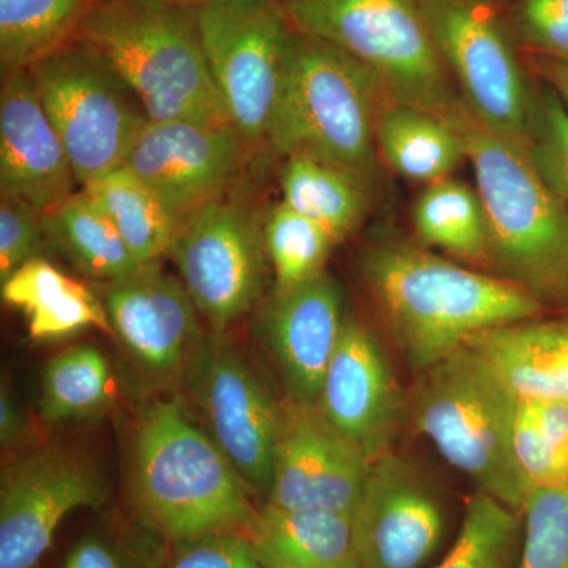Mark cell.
Instances as JSON below:
<instances>
[{"instance_id": "obj_1", "label": "cell", "mask_w": 568, "mask_h": 568, "mask_svg": "<svg viewBox=\"0 0 568 568\" xmlns=\"http://www.w3.org/2000/svg\"><path fill=\"white\" fill-rule=\"evenodd\" d=\"M358 267L417 375L481 332L544 312V304L518 284L399 239L369 245Z\"/></svg>"}, {"instance_id": "obj_2", "label": "cell", "mask_w": 568, "mask_h": 568, "mask_svg": "<svg viewBox=\"0 0 568 568\" xmlns=\"http://www.w3.org/2000/svg\"><path fill=\"white\" fill-rule=\"evenodd\" d=\"M443 118L462 138L476 178L493 271L544 305L568 301V211L529 148L493 132L463 99Z\"/></svg>"}, {"instance_id": "obj_3", "label": "cell", "mask_w": 568, "mask_h": 568, "mask_svg": "<svg viewBox=\"0 0 568 568\" xmlns=\"http://www.w3.org/2000/svg\"><path fill=\"white\" fill-rule=\"evenodd\" d=\"M130 491L138 521L168 544L245 532L257 510L244 478L178 396L142 407Z\"/></svg>"}, {"instance_id": "obj_4", "label": "cell", "mask_w": 568, "mask_h": 568, "mask_svg": "<svg viewBox=\"0 0 568 568\" xmlns=\"http://www.w3.org/2000/svg\"><path fill=\"white\" fill-rule=\"evenodd\" d=\"M77 39L110 63L149 121L231 123L205 62L196 9L170 0H99Z\"/></svg>"}, {"instance_id": "obj_5", "label": "cell", "mask_w": 568, "mask_h": 568, "mask_svg": "<svg viewBox=\"0 0 568 568\" xmlns=\"http://www.w3.org/2000/svg\"><path fill=\"white\" fill-rule=\"evenodd\" d=\"M387 100L361 62L294 31L267 148L283 159L310 153L372 189L379 166L377 119Z\"/></svg>"}, {"instance_id": "obj_6", "label": "cell", "mask_w": 568, "mask_h": 568, "mask_svg": "<svg viewBox=\"0 0 568 568\" xmlns=\"http://www.w3.org/2000/svg\"><path fill=\"white\" fill-rule=\"evenodd\" d=\"M517 402L470 346L418 373L407 418L478 493L523 515L530 491L514 454Z\"/></svg>"}, {"instance_id": "obj_7", "label": "cell", "mask_w": 568, "mask_h": 568, "mask_svg": "<svg viewBox=\"0 0 568 568\" xmlns=\"http://www.w3.org/2000/svg\"><path fill=\"white\" fill-rule=\"evenodd\" d=\"M295 32L366 67L387 99L444 115L454 92L418 0H280Z\"/></svg>"}, {"instance_id": "obj_8", "label": "cell", "mask_w": 568, "mask_h": 568, "mask_svg": "<svg viewBox=\"0 0 568 568\" xmlns=\"http://www.w3.org/2000/svg\"><path fill=\"white\" fill-rule=\"evenodd\" d=\"M28 73L81 189L125 164L149 119L99 52L74 37Z\"/></svg>"}, {"instance_id": "obj_9", "label": "cell", "mask_w": 568, "mask_h": 568, "mask_svg": "<svg viewBox=\"0 0 568 568\" xmlns=\"http://www.w3.org/2000/svg\"><path fill=\"white\" fill-rule=\"evenodd\" d=\"M197 33L231 123L260 151L286 71L294 29L280 0H215L196 9Z\"/></svg>"}, {"instance_id": "obj_10", "label": "cell", "mask_w": 568, "mask_h": 568, "mask_svg": "<svg viewBox=\"0 0 568 568\" xmlns=\"http://www.w3.org/2000/svg\"><path fill=\"white\" fill-rule=\"evenodd\" d=\"M237 189L183 220L170 252L197 312L219 336L260 301L268 264L267 215Z\"/></svg>"}, {"instance_id": "obj_11", "label": "cell", "mask_w": 568, "mask_h": 568, "mask_svg": "<svg viewBox=\"0 0 568 568\" xmlns=\"http://www.w3.org/2000/svg\"><path fill=\"white\" fill-rule=\"evenodd\" d=\"M462 99L478 121L530 148L537 99L493 14L476 0H418Z\"/></svg>"}, {"instance_id": "obj_12", "label": "cell", "mask_w": 568, "mask_h": 568, "mask_svg": "<svg viewBox=\"0 0 568 568\" xmlns=\"http://www.w3.org/2000/svg\"><path fill=\"white\" fill-rule=\"evenodd\" d=\"M106 499L102 470L80 450L47 447L14 459L0 481V568H36L71 511Z\"/></svg>"}, {"instance_id": "obj_13", "label": "cell", "mask_w": 568, "mask_h": 568, "mask_svg": "<svg viewBox=\"0 0 568 568\" xmlns=\"http://www.w3.org/2000/svg\"><path fill=\"white\" fill-rule=\"evenodd\" d=\"M211 436L244 478L250 491L267 499L274 478L282 403L264 381L219 335L205 336L185 377Z\"/></svg>"}, {"instance_id": "obj_14", "label": "cell", "mask_w": 568, "mask_h": 568, "mask_svg": "<svg viewBox=\"0 0 568 568\" xmlns=\"http://www.w3.org/2000/svg\"><path fill=\"white\" fill-rule=\"evenodd\" d=\"M253 152L231 123L149 121L123 166L151 186L179 226L233 192Z\"/></svg>"}, {"instance_id": "obj_15", "label": "cell", "mask_w": 568, "mask_h": 568, "mask_svg": "<svg viewBox=\"0 0 568 568\" xmlns=\"http://www.w3.org/2000/svg\"><path fill=\"white\" fill-rule=\"evenodd\" d=\"M97 287L112 336L133 364L159 383H185L205 336L182 280L155 263Z\"/></svg>"}, {"instance_id": "obj_16", "label": "cell", "mask_w": 568, "mask_h": 568, "mask_svg": "<svg viewBox=\"0 0 568 568\" xmlns=\"http://www.w3.org/2000/svg\"><path fill=\"white\" fill-rule=\"evenodd\" d=\"M351 521L362 568H420L439 547L446 517L432 481L392 450L369 466Z\"/></svg>"}, {"instance_id": "obj_17", "label": "cell", "mask_w": 568, "mask_h": 568, "mask_svg": "<svg viewBox=\"0 0 568 568\" xmlns=\"http://www.w3.org/2000/svg\"><path fill=\"white\" fill-rule=\"evenodd\" d=\"M372 459L347 440L320 407L287 398L265 504L353 517Z\"/></svg>"}, {"instance_id": "obj_18", "label": "cell", "mask_w": 568, "mask_h": 568, "mask_svg": "<svg viewBox=\"0 0 568 568\" xmlns=\"http://www.w3.org/2000/svg\"><path fill=\"white\" fill-rule=\"evenodd\" d=\"M316 406L372 462L394 450L407 399L375 335L354 317L343 325Z\"/></svg>"}, {"instance_id": "obj_19", "label": "cell", "mask_w": 568, "mask_h": 568, "mask_svg": "<svg viewBox=\"0 0 568 568\" xmlns=\"http://www.w3.org/2000/svg\"><path fill=\"white\" fill-rule=\"evenodd\" d=\"M77 186L65 145L28 70L6 71L0 89V197L47 213L73 196Z\"/></svg>"}, {"instance_id": "obj_20", "label": "cell", "mask_w": 568, "mask_h": 568, "mask_svg": "<svg viewBox=\"0 0 568 568\" xmlns=\"http://www.w3.org/2000/svg\"><path fill=\"white\" fill-rule=\"evenodd\" d=\"M345 321L342 290L325 274L291 293L274 295L264 312L263 332L287 398L317 405Z\"/></svg>"}, {"instance_id": "obj_21", "label": "cell", "mask_w": 568, "mask_h": 568, "mask_svg": "<svg viewBox=\"0 0 568 568\" xmlns=\"http://www.w3.org/2000/svg\"><path fill=\"white\" fill-rule=\"evenodd\" d=\"M467 346L515 402H568V320L497 325Z\"/></svg>"}, {"instance_id": "obj_22", "label": "cell", "mask_w": 568, "mask_h": 568, "mask_svg": "<svg viewBox=\"0 0 568 568\" xmlns=\"http://www.w3.org/2000/svg\"><path fill=\"white\" fill-rule=\"evenodd\" d=\"M244 534L264 568H362L349 515L264 504Z\"/></svg>"}, {"instance_id": "obj_23", "label": "cell", "mask_w": 568, "mask_h": 568, "mask_svg": "<svg viewBox=\"0 0 568 568\" xmlns=\"http://www.w3.org/2000/svg\"><path fill=\"white\" fill-rule=\"evenodd\" d=\"M0 284L2 301L20 310L37 342L65 338L89 327L112 335L100 295L43 257H33Z\"/></svg>"}, {"instance_id": "obj_24", "label": "cell", "mask_w": 568, "mask_h": 568, "mask_svg": "<svg viewBox=\"0 0 568 568\" xmlns=\"http://www.w3.org/2000/svg\"><path fill=\"white\" fill-rule=\"evenodd\" d=\"M376 144L396 174L426 185L450 178L466 162L462 138L446 118L390 100L377 119Z\"/></svg>"}, {"instance_id": "obj_25", "label": "cell", "mask_w": 568, "mask_h": 568, "mask_svg": "<svg viewBox=\"0 0 568 568\" xmlns=\"http://www.w3.org/2000/svg\"><path fill=\"white\" fill-rule=\"evenodd\" d=\"M282 203L323 227L338 244L364 222L368 186L334 163L310 153L284 159Z\"/></svg>"}, {"instance_id": "obj_26", "label": "cell", "mask_w": 568, "mask_h": 568, "mask_svg": "<svg viewBox=\"0 0 568 568\" xmlns=\"http://www.w3.org/2000/svg\"><path fill=\"white\" fill-rule=\"evenodd\" d=\"M47 241L82 275L111 283L141 267L111 220L85 190L43 213Z\"/></svg>"}, {"instance_id": "obj_27", "label": "cell", "mask_w": 568, "mask_h": 568, "mask_svg": "<svg viewBox=\"0 0 568 568\" xmlns=\"http://www.w3.org/2000/svg\"><path fill=\"white\" fill-rule=\"evenodd\" d=\"M111 220L141 265L170 256L178 223L151 186L126 166L82 186Z\"/></svg>"}, {"instance_id": "obj_28", "label": "cell", "mask_w": 568, "mask_h": 568, "mask_svg": "<svg viewBox=\"0 0 568 568\" xmlns=\"http://www.w3.org/2000/svg\"><path fill=\"white\" fill-rule=\"evenodd\" d=\"M418 241L470 267H488L487 222L476 189L444 179L429 183L413 211Z\"/></svg>"}, {"instance_id": "obj_29", "label": "cell", "mask_w": 568, "mask_h": 568, "mask_svg": "<svg viewBox=\"0 0 568 568\" xmlns=\"http://www.w3.org/2000/svg\"><path fill=\"white\" fill-rule=\"evenodd\" d=\"M89 0H0L2 71L28 70L77 37Z\"/></svg>"}, {"instance_id": "obj_30", "label": "cell", "mask_w": 568, "mask_h": 568, "mask_svg": "<svg viewBox=\"0 0 568 568\" xmlns=\"http://www.w3.org/2000/svg\"><path fill=\"white\" fill-rule=\"evenodd\" d=\"M110 362L99 347H69L52 357L41 377L40 416L48 424L102 413L111 399Z\"/></svg>"}, {"instance_id": "obj_31", "label": "cell", "mask_w": 568, "mask_h": 568, "mask_svg": "<svg viewBox=\"0 0 568 568\" xmlns=\"http://www.w3.org/2000/svg\"><path fill=\"white\" fill-rule=\"evenodd\" d=\"M514 454L529 488L568 487V402H517Z\"/></svg>"}, {"instance_id": "obj_32", "label": "cell", "mask_w": 568, "mask_h": 568, "mask_svg": "<svg viewBox=\"0 0 568 568\" xmlns=\"http://www.w3.org/2000/svg\"><path fill=\"white\" fill-rule=\"evenodd\" d=\"M264 239L274 271V295L291 293L323 276L336 244L327 231L284 203L275 204L265 216Z\"/></svg>"}, {"instance_id": "obj_33", "label": "cell", "mask_w": 568, "mask_h": 568, "mask_svg": "<svg viewBox=\"0 0 568 568\" xmlns=\"http://www.w3.org/2000/svg\"><path fill=\"white\" fill-rule=\"evenodd\" d=\"M521 530V514L477 491L467 500L454 547L436 568H511Z\"/></svg>"}, {"instance_id": "obj_34", "label": "cell", "mask_w": 568, "mask_h": 568, "mask_svg": "<svg viewBox=\"0 0 568 568\" xmlns=\"http://www.w3.org/2000/svg\"><path fill=\"white\" fill-rule=\"evenodd\" d=\"M515 568H568V487L530 488Z\"/></svg>"}, {"instance_id": "obj_35", "label": "cell", "mask_w": 568, "mask_h": 568, "mask_svg": "<svg viewBox=\"0 0 568 568\" xmlns=\"http://www.w3.org/2000/svg\"><path fill=\"white\" fill-rule=\"evenodd\" d=\"M166 549L168 541L134 519L130 528L78 538L62 568H163Z\"/></svg>"}, {"instance_id": "obj_36", "label": "cell", "mask_w": 568, "mask_h": 568, "mask_svg": "<svg viewBox=\"0 0 568 568\" xmlns=\"http://www.w3.org/2000/svg\"><path fill=\"white\" fill-rule=\"evenodd\" d=\"M529 152L568 211V110L551 89L537 99Z\"/></svg>"}, {"instance_id": "obj_37", "label": "cell", "mask_w": 568, "mask_h": 568, "mask_svg": "<svg viewBox=\"0 0 568 568\" xmlns=\"http://www.w3.org/2000/svg\"><path fill=\"white\" fill-rule=\"evenodd\" d=\"M163 568H264L244 532H213L168 544Z\"/></svg>"}, {"instance_id": "obj_38", "label": "cell", "mask_w": 568, "mask_h": 568, "mask_svg": "<svg viewBox=\"0 0 568 568\" xmlns=\"http://www.w3.org/2000/svg\"><path fill=\"white\" fill-rule=\"evenodd\" d=\"M44 241L43 213L24 201L0 197V283L39 257Z\"/></svg>"}, {"instance_id": "obj_39", "label": "cell", "mask_w": 568, "mask_h": 568, "mask_svg": "<svg viewBox=\"0 0 568 568\" xmlns=\"http://www.w3.org/2000/svg\"><path fill=\"white\" fill-rule=\"evenodd\" d=\"M519 21L545 59L568 62V0H521Z\"/></svg>"}, {"instance_id": "obj_40", "label": "cell", "mask_w": 568, "mask_h": 568, "mask_svg": "<svg viewBox=\"0 0 568 568\" xmlns=\"http://www.w3.org/2000/svg\"><path fill=\"white\" fill-rule=\"evenodd\" d=\"M29 420L10 390L2 387L0 394V443L3 448L20 447L29 436Z\"/></svg>"}, {"instance_id": "obj_41", "label": "cell", "mask_w": 568, "mask_h": 568, "mask_svg": "<svg viewBox=\"0 0 568 568\" xmlns=\"http://www.w3.org/2000/svg\"><path fill=\"white\" fill-rule=\"evenodd\" d=\"M541 78L548 82L549 89L559 97L560 102L568 110V62L545 61L540 62Z\"/></svg>"}, {"instance_id": "obj_42", "label": "cell", "mask_w": 568, "mask_h": 568, "mask_svg": "<svg viewBox=\"0 0 568 568\" xmlns=\"http://www.w3.org/2000/svg\"><path fill=\"white\" fill-rule=\"evenodd\" d=\"M170 2L178 3V6L190 7V9H197V7L215 2V0H170Z\"/></svg>"}]
</instances>
